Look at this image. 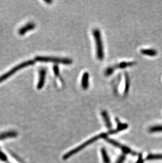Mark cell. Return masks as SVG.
I'll use <instances>...</instances> for the list:
<instances>
[{
  "label": "cell",
  "instance_id": "6da1fadb",
  "mask_svg": "<svg viewBox=\"0 0 162 163\" xmlns=\"http://www.w3.org/2000/svg\"><path fill=\"white\" fill-rule=\"evenodd\" d=\"M119 131L117 129L116 130H109L108 132H105V133H101V134L98 135L96 136L92 137V138L90 139L88 141H87L86 142L82 144V145L78 146L77 147L74 148L73 150H71V151L67 152L66 154H65L63 156V159H69L70 157H71L72 156H73V155H75L76 153H78V152H80V150H83L85 147H87V146L90 145L92 144V143L95 142L96 141H98V139L102 138H107V136L109 135H111V134H115L117 133Z\"/></svg>",
  "mask_w": 162,
  "mask_h": 163
},
{
  "label": "cell",
  "instance_id": "7a4b0ae2",
  "mask_svg": "<svg viewBox=\"0 0 162 163\" xmlns=\"http://www.w3.org/2000/svg\"><path fill=\"white\" fill-rule=\"evenodd\" d=\"M94 39L95 42L96 54L98 60L103 61L104 58V51L101 33L100 30L95 29L92 32Z\"/></svg>",
  "mask_w": 162,
  "mask_h": 163
},
{
  "label": "cell",
  "instance_id": "3957f363",
  "mask_svg": "<svg viewBox=\"0 0 162 163\" xmlns=\"http://www.w3.org/2000/svg\"><path fill=\"white\" fill-rule=\"evenodd\" d=\"M36 61L44 63H52L64 65H71L73 61L71 59L58 58L53 57H45V56H38L36 58Z\"/></svg>",
  "mask_w": 162,
  "mask_h": 163
},
{
  "label": "cell",
  "instance_id": "277c9868",
  "mask_svg": "<svg viewBox=\"0 0 162 163\" xmlns=\"http://www.w3.org/2000/svg\"><path fill=\"white\" fill-rule=\"evenodd\" d=\"M34 61L29 60L22 63L20 65H16V67H14L13 68H12L11 70H10L7 73L3 74L2 76L0 77V83L3 82V81L9 78V77L12 76L13 74L16 73L18 70L22 69L23 68H24L25 67H28V66L34 65Z\"/></svg>",
  "mask_w": 162,
  "mask_h": 163
},
{
  "label": "cell",
  "instance_id": "5b68a950",
  "mask_svg": "<svg viewBox=\"0 0 162 163\" xmlns=\"http://www.w3.org/2000/svg\"><path fill=\"white\" fill-rule=\"evenodd\" d=\"M105 139L108 143L111 144L112 145L115 146L116 147L120 148L125 154H129L132 155L133 156H135L137 155V153L136 152H134L132 150H131L129 148L123 145L122 144H121L120 143H118L116 141H114L113 139L108 138H105Z\"/></svg>",
  "mask_w": 162,
  "mask_h": 163
},
{
  "label": "cell",
  "instance_id": "8992f818",
  "mask_svg": "<svg viewBox=\"0 0 162 163\" xmlns=\"http://www.w3.org/2000/svg\"><path fill=\"white\" fill-rule=\"evenodd\" d=\"M47 75V70L44 68H42L38 71V81L37 88L38 90H41L44 86Z\"/></svg>",
  "mask_w": 162,
  "mask_h": 163
},
{
  "label": "cell",
  "instance_id": "52a82bcc",
  "mask_svg": "<svg viewBox=\"0 0 162 163\" xmlns=\"http://www.w3.org/2000/svg\"><path fill=\"white\" fill-rule=\"evenodd\" d=\"M36 28V25L32 22L28 23L24 26L18 30V33L20 36H24L27 32L32 31L34 29Z\"/></svg>",
  "mask_w": 162,
  "mask_h": 163
},
{
  "label": "cell",
  "instance_id": "ba28073f",
  "mask_svg": "<svg viewBox=\"0 0 162 163\" xmlns=\"http://www.w3.org/2000/svg\"><path fill=\"white\" fill-rule=\"evenodd\" d=\"M89 74L87 72H85L83 74L81 80V87L84 90L88 89L89 86Z\"/></svg>",
  "mask_w": 162,
  "mask_h": 163
},
{
  "label": "cell",
  "instance_id": "9c48e42d",
  "mask_svg": "<svg viewBox=\"0 0 162 163\" xmlns=\"http://www.w3.org/2000/svg\"><path fill=\"white\" fill-rule=\"evenodd\" d=\"M136 64V63L135 61H129V62H126V61H123L121 63H118L117 65H114L116 69H125L127 67H132L135 65Z\"/></svg>",
  "mask_w": 162,
  "mask_h": 163
},
{
  "label": "cell",
  "instance_id": "30bf717a",
  "mask_svg": "<svg viewBox=\"0 0 162 163\" xmlns=\"http://www.w3.org/2000/svg\"><path fill=\"white\" fill-rule=\"evenodd\" d=\"M18 136L17 132L15 131H10V132H4L0 134V141L4 140L5 139L9 138H14Z\"/></svg>",
  "mask_w": 162,
  "mask_h": 163
},
{
  "label": "cell",
  "instance_id": "8fae6325",
  "mask_svg": "<svg viewBox=\"0 0 162 163\" xmlns=\"http://www.w3.org/2000/svg\"><path fill=\"white\" fill-rule=\"evenodd\" d=\"M101 115L104 121L105 125L109 130H111L112 128V123H111L110 118L109 116L108 112L106 110H103L101 112Z\"/></svg>",
  "mask_w": 162,
  "mask_h": 163
},
{
  "label": "cell",
  "instance_id": "7c38bea8",
  "mask_svg": "<svg viewBox=\"0 0 162 163\" xmlns=\"http://www.w3.org/2000/svg\"><path fill=\"white\" fill-rule=\"evenodd\" d=\"M130 86V80L129 74L126 72L125 74V89L124 91V95L125 96H126L129 94V89Z\"/></svg>",
  "mask_w": 162,
  "mask_h": 163
},
{
  "label": "cell",
  "instance_id": "4fadbf2b",
  "mask_svg": "<svg viewBox=\"0 0 162 163\" xmlns=\"http://www.w3.org/2000/svg\"><path fill=\"white\" fill-rule=\"evenodd\" d=\"M141 54L146 55V56H149V57H154L156 56L158 54L155 50L152 49H143L141 50Z\"/></svg>",
  "mask_w": 162,
  "mask_h": 163
},
{
  "label": "cell",
  "instance_id": "5bb4252c",
  "mask_svg": "<svg viewBox=\"0 0 162 163\" xmlns=\"http://www.w3.org/2000/svg\"><path fill=\"white\" fill-rule=\"evenodd\" d=\"M117 123V125H118V127H117V130L120 132L121 130H125L127 129L128 128V125L126 124H123V123H121L120 120L116 118L115 119Z\"/></svg>",
  "mask_w": 162,
  "mask_h": 163
},
{
  "label": "cell",
  "instance_id": "9a60e30c",
  "mask_svg": "<svg viewBox=\"0 0 162 163\" xmlns=\"http://www.w3.org/2000/svg\"><path fill=\"white\" fill-rule=\"evenodd\" d=\"M101 154L102 156L104 163H110V159L109 158V155L107 153V150L103 148L101 149Z\"/></svg>",
  "mask_w": 162,
  "mask_h": 163
},
{
  "label": "cell",
  "instance_id": "2e32d148",
  "mask_svg": "<svg viewBox=\"0 0 162 163\" xmlns=\"http://www.w3.org/2000/svg\"><path fill=\"white\" fill-rule=\"evenodd\" d=\"M116 70V69L114 65L107 67L106 70H105V76L106 77H109V76H111L112 74H113Z\"/></svg>",
  "mask_w": 162,
  "mask_h": 163
},
{
  "label": "cell",
  "instance_id": "e0dca14e",
  "mask_svg": "<svg viewBox=\"0 0 162 163\" xmlns=\"http://www.w3.org/2000/svg\"><path fill=\"white\" fill-rule=\"evenodd\" d=\"M147 160H156L162 159V154H149L146 157Z\"/></svg>",
  "mask_w": 162,
  "mask_h": 163
},
{
  "label": "cell",
  "instance_id": "ac0fdd59",
  "mask_svg": "<svg viewBox=\"0 0 162 163\" xmlns=\"http://www.w3.org/2000/svg\"><path fill=\"white\" fill-rule=\"evenodd\" d=\"M53 71L54 73V74H55V77H58V78H59L60 79H61V81L63 82L61 76H60V70H59V68H58V65H54Z\"/></svg>",
  "mask_w": 162,
  "mask_h": 163
},
{
  "label": "cell",
  "instance_id": "d6986e66",
  "mask_svg": "<svg viewBox=\"0 0 162 163\" xmlns=\"http://www.w3.org/2000/svg\"><path fill=\"white\" fill-rule=\"evenodd\" d=\"M149 132H162V125L155 126L151 127L149 129Z\"/></svg>",
  "mask_w": 162,
  "mask_h": 163
},
{
  "label": "cell",
  "instance_id": "ffe728a7",
  "mask_svg": "<svg viewBox=\"0 0 162 163\" xmlns=\"http://www.w3.org/2000/svg\"><path fill=\"white\" fill-rule=\"evenodd\" d=\"M0 160L4 162H7L8 161V159L7 156L5 155L4 153H3L1 150H0Z\"/></svg>",
  "mask_w": 162,
  "mask_h": 163
},
{
  "label": "cell",
  "instance_id": "44dd1931",
  "mask_svg": "<svg viewBox=\"0 0 162 163\" xmlns=\"http://www.w3.org/2000/svg\"><path fill=\"white\" fill-rule=\"evenodd\" d=\"M125 159V156L124 155H122L118 159V161L116 163H123V162H124Z\"/></svg>",
  "mask_w": 162,
  "mask_h": 163
},
{
  "label": "cell",
  "instance_id": "7402d4cb",
  "mask_svg": "<svg viewBox=\"0 0 162 163\" xmlns=\"http://www.w3.org/2000/svg\"><path fill=\"white\" fill-rule=\"evenodd\" d=\"M144 163V161H143V159L142 155H139V156H138V161L136 163Z\"/></svg>",
  "mask_w": 162,
  "mask_h": 163
},
{
  "label": "cell",
  "instance_id": "603a6c76",
  "mask_svg": "<svg viewBox=\"0 0 162 163\" xmlns=\"http://www.w3.org/2000/svg\"><path fill=\"white\" fill-rule=\"evenodd\" d=\"M45 2L47 3H51L52 2V1H44Z\"/></svg>",
  "mask_w": 162,
  "mask_h": 163
}]
</instances>
